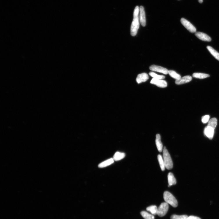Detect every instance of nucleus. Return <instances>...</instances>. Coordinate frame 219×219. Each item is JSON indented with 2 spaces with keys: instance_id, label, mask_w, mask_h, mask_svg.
Wrapping results in <instances>:
<instances>
[{
  "instance_id": "1",
  "label": "nucleus",
  "mask_w": 219,
  "mask_h": 219,
  "mask_svg": "<svg viewBox=\"0 0 219 219\" xmlns=\"http://www.w3.org/2000/svg\"><path fill=\"white\" fill-rule=\"evenodd\" d=\"M163 159L166 168L169 170L172 169L173 166L172 160L169 152L165 147L163 150Z\"/></svg>"
},
{
  "instance_id": "2",
  "label": "nucleus",
  "mask_w": 219,
  "mask_h": 219,
  "mask_svg": "<svg viewBox=\"0 0 219 219\" xmlns=\"http://www.w3.org/2000/svg\"><path fill=\"white\" fill-rule=\"evenodd\" d=\"M164 198L165 202L169 204L173 207L176 208L178 205L177 199L170 193L168 191H165L164 194Z\"/></svg>"
},
{
  "instance_id": "3",
  "label": "nucleus",
  "mask_w": 219,
  "mask_h": 219,
  "mask_svg": "<svg viewBox=\"0 0 219 219\" xmlns=\"http://www.w3.org/2000/svg\"><path fill=\"white\" fill-rule=\"evenodd\" d=\"M139 27V16H133L130 30L131 35L132 36H136Z\"/></svg>"
},
{
  "instance_id": "4",
  "label": "nucleus",
  "mask_w": 219,
  "mask_h": 219,
  "mask_svg": "<svg viewBox=\"0 0 219 219\" xmlns=\"http://www.w3.org/2000/svg\"><path fill=\"white\" fill-rule=\"evenodd\" d=\"M169 207L168 204L166 202L162 203L158 208L157 215L161 217L165 216L168 210Z\"/></svg>"
},
{
  "instance_id": "5",
  "label": "nucleus",
  "mask_w": 219,
  "mask_h": 219,
  "mask_svg": "<svg viewBox=\"0 0 219 219\" xmlns=\"http://www.w3.org/2000/svg\"><path fill=\"white\" fill-rule=\"evenodd\" d=\"M181 21L184 26L191 33H196V28L190 22L186 20L184 18L181 19Z\"/></svg>"
},
{
  "instance_id": "6",
  "label": "nucleus",
  "mask_w": 219,
  "mask_h": 219,
  "mask_svg": "<svg viewBox=\"0 0 219 219\" xmlns=\"http://www.w3.org/2000/svg\"><path fill=\"white\" fill-rule=\"evenodd\" d=\"M149 68L151 70L153 71L161 73L166 75L168 73L169 70L168 69L159 66L152 65Z\"/></svg>"
},
{
  "instance_id": "7",
  "label": "nucleus",
  "mask_w": 219,
  "mask_h": 219,
  "mask_svg": "<svg viewBox=\"0 0 219 219\" xmlns=\"http://www.w3.org/2000/svg\"><path fill=\"white\" fill-rule=\"evenodd\" d=\"M150 83L161 88H165L167 86L166 82L161 79L153 78L151 80Z\"/></svg>"
},
{
  "instance_id": "8",
  "label": "nucleus",
  "mask_w": 219,
  "mask_h": 219,
  "mask_svg": "<svg viewBox=\"0 0 219 219\" xmlns=\"http://www.w3.org/2000/svg\"><path fill=\"white\" fill-rule=\"evenodd\" d=\"M139 21L141 25L143 27L146 25V18L145 12L144 8L142 6H141L139 8Z\"/></svg>"
},
{
  "instance_id": "9",
  "label": "nucleus",
  "mask_w": 219,
  "mask_h": 219,
  "mask_svg": "<svg viewBox=\"0 0 219 219\" xmlns=\"http://www.w3.org/2000/svg\"><path fill=\"white\" fill-rule=\"evenodd\" d=\"M195 35L199 39L203 41L209 42L211 40V39L210 37L207 34L200 32H196Z\"/></svg>"
},
{
  "instance_id": "10",
  "label": "nucleus",
  "mask_w": 219,
  "mask_h": 219,
  "mask_svg": "<svg viewBox=\"0 0 219 219\" xmlns=\"http://www.w3.org/2000/svg\"><path fill=\"white\" fill-rule=\"evenodd\" d=\"M204 132L206 136L209 139H211L214 136V129L207 126L205 128Z\"/></svg>"
},
{
  "instance_id": "11",
  "label": "nucleus",
  "mask_w": 219,
  "mask_h": 219,
  "mask_svg": "<svg viewBox=\"0 0 219 219\" xmlns=\"http://www.w3.org/2000/svg\"><path fill=\"white\" fill-rule=\"evenodd\" d=\"M192 79V77L191 76H185L179 79L176 80L175 82L177 85H183L190 82Z\"/></svg>"
},
{
  "instance_id": "12",
  "label": "nucleus",
  "mask_w": 219,
  "mask_h": 219,
  "mask_svg": "<svg viewBox=\"0 0 219 219\" xmlns=\"http://www.w3.org/2000/svg\"><path fill=\"white\" fill-rule=\"evenodd\" d=\"M149 79V76L146 73L139 74L137 78L136 81L138 84L145 82Z\"/></svg>"
},
{
  "instance_id": "13",
  "label": "nucleus",
  "mask_w": 219,
  "mask_h": 219,
  "mask_svg": "<svg viewBox=\"0 0 219 219\" xmlns=\"http://www.w3.org/2000/svg\"><path fill=\"white\" fill-rule=\"evenodd\" d=\"M156 143L158 151L161 152L163 151V145L161 141V137L159 134H157L156 136Z\"/></svg>"
},
{
  "instance_id": "14",
  "label": "nucleus",
  "mask_w": 219,
  "mask_h": 219,
  "mask_svg": "<svg viewBox=\"0 0 219 219\" xmlns=\"http://www.w3.org/2000/svg\"><path fill=\"white\" fill-rule=\"evenodd\" d=\"M168 186L175 185L177 183L176 180L172 173H169L168 175Z\"/></svg>"
},
{
  "instance_id": "15",
  "label": "nucleus",
  "mask_w": 219,
  "mask_h": 219,
  "mask_svg": "<svg viewBox=\"0 0 219 219\" xmlns=\"http://www.w3.org/2000/svg\"><path fill=\"white\" fill-rule=\"evenodd\" d=\"M114 161L113 158L108 159L99 164L98 167L99 168H102L107 167L113 164Z\"/></svg>"
},
{
  "instance_id": "16",
  "label": "nucleus",
  "mask_w": 219,
  "mask_h": 219,
  "mask_svg": "<svg viewBox=\"0 0 219 219\" xmlns=\"http://www.w3.org/2000/svg\"><path fill=\"white\" fill-rule=\"evenodd\" d=\"M125 156V154L124 153L117 152L114 154L113 159L114 161H118L123 159Z\"/></svg>"
},
{
  "instance_id": "17",
  "label": "nucleus",
  "mask_w": 219,
  "mask_h": 219,
  "mask_svg": "<svg viewBox=\"0 0 219 219\" xmlns=\"http://www.w3.org/2000/svg\"><path fill=\"white\" fill-rule=\"evenodd\" d=\"M207 48L211 54L219 61V53L218 51L210 46H207Z\"/></svg>"
},
{
  "instance_id": "18",
  "label": "nucleus",
  "mask_w": 219,
  "mask_h": 219,
  "mask_svg": "<svg viewBox=\"0 0 219 219\" xmlns=\"http://www.w3.org/2000/svg\"><path fill=\"white\" fill-rule=\"evenodd\" d=\"M210 75L201 73H194L193 74V77L196 78L204 79L210 77Z\"/></svg>"
},
{
  "instance_id": "19",
  "label": "nucleus",
  "mask_w": 219,
  "mask_h": 219,
  "mask_svg": "<svg viewBox=\"0 0 219 219\" xmlns=\"http://www.w3.org/2000/svg\"><path fill=\"white\" fill-rule=\"evenodd\" d=\"M148 211H150L152 214L156 215L157 214L158 208L156 205H152L146 208Z\"/></svg>"
},
{
  "instance_id": "20",
  "label": "nucleus",
  "mask_w": 219,
  "mask_h": 219,
  "mask_svg": "<svg viewBox=\"0 0 219 219\" xmlns=\"http://www.w3.org/2000/svg\"><path fill=\"white\" fill-rule=\"evenodd\" d=\"M158 159L161 169L163 171H164L166 167L164 160L162 156L160 155H159L158 156Z\"/></svg>"
},
{
  "instance_id": "21",
  "label": "nucleus",
  "mask_w": 219,
  "mask_h": 219,
  "mask_svg": "<svg viewBox=\"0 0 219 219\" xmlns=\"http://www.w3.org/2000/svg\"><path fill=\"white\" fill-rule=\"evenodd\" d=\"M168 74L172 78L177 80L181 78V75L177 73L174 71L170 70L168 71Z\"/></svg>"
},
{
  "instance_id": "22",
  "label": "nucleus",
  "mask_w": 219,
  "mask_h": 219,
  "mask_svg": "<svg viewBox=\"0 0 219 219\" xmlns=\"http://www.w3.org/2000/svg\"><path fill=\"white\" fill-rule=\"evenodd\" d=\"M217 123V120L216 118L211 119L208 122V126L215 129Z\"/></svg>"
},
{
  "instance_id": "23",
  "label": "nucleus",
  "mask_w": 219,
  "mask_h": 219,
  "mask_svg": "<svg viewBox=\"0 0 219 219\" xmlns=\"http://www.w3.org/2000/svg\"><path fill=\"white\" fill-rule=\"evenodd\" d=\"M141 214L145 219H154L153 215L150 214L145 211H141Z\"/></svg>"
},
{
  "instance_id": "24",
  "label": "nucleus",
  "mask_w": 219,
  "mask_h": 219,
  "mask_svg": "<svg viewBox=\"0 0 219 219\" xmlns=\"http://www.w3.org/2000/svg\"><path fill=\"white\" fill-rule=\"evenodd\" d=\"M149 74L150 76L153 77V78L163 80L165 78V76L163 75H159L153 72H150L149 73Z\"/></svg>"
},
{
  "instance_id": "25",
  "label": "nucleus",
  "mask_w": 219,
  "mask_h": 219,
  "mask_svg": "<svg viewBox=\"0 0 219 219\" xmlns=\"http://www.w3.org/2000/svg\"><path fill=\"white\" fill-rule=\"evenodd\" d=\"M188 217V216L186 215H174L171 216L170 218L171 219H186Z\"/></svg>"
},
{
  "instance_id": "26",
  "label": "nucleus",
  "mask_w": 219,
  "mask_h": 219,
  "mask_svg": "<svg viewBox=\"0 0 219 219\" xmlns=\"http://www.w3.org/2000/svg\"><path fill=\"white\" fill-rule=\"evenodd\" d=\"M210 119V116L209 115H206L202 117V123L204 124H206L209 121Z\"/></svg>"
},
{
  "instance_id": "27",
  "label": "nucleus",
  "mask_w": 219,
  "mask_h": 219,
  "mask_svg": "<svg viewBox=\"0 0 219 219\" xmlns=\"http://www.w3.org/2000/svg\"><path fill=\"white\" fill-rule=\"evenodd\" d=\"M186 219H201L200 218L198 217L194 216H190L188 217Z\"/></svg>"
},
{
  "instance_id": "28",
  "label": "nucleus",
  "mask_w": 219,
  "mask_h": 219,
  "mask_svg": "<svg viewBox=\"0 0 219 219\" xmlns=\"http://www.w3.org/2000/svg\"><path fill=\"white\" fill-rule=\"evenodd\" d=\"M198 1L200 3H202L203 2V0H198Z\"/></svg>"
}]
</instances>
